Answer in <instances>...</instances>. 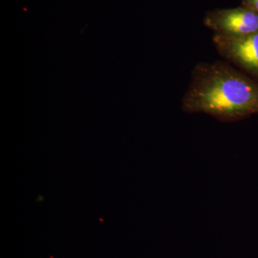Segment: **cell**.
<instances>
[{
    "label": "cell",
    "mask_w": 258,
    "mask_h": 258,
    "mask_svg": "<svg viewBox=\"0 0 258 258\" xmlns=\"http://www.w3.org/2000/svg\"><path fill=\"white\" fill-rule=\"evenodd\" d=\"M181 108L227 123L245 119L258 114V81L227 61L198 62Z\"/></svg>",
    "instance_id": "cell-1"
},
{
    "label": "cell",
    "mask_w": 258,
    "mask_h": 258,
    "mask_svg": "<svg viewBox=\"0 0 258 258\" xmlns=\"http://www.w3.org/2000/svg\"><path fill=\"white\" fill-rule=\"evenodd\" d=\"M204 25L219 36L242 38L258 32V14L241 5L240 7L208 11Z\"/></svg>",
    "instance_id": "cell-2"
},
{
    "label": "cell",
    "mask_w": 258,
    "mask_h": 258,
    "mask_svg": "<svg viewBox=\"0 0 258 258\" xmlns=\"http://www.w3.org/2000/svg\"><path fill=\"white\" fill-rule=\"evenodd\" d=\"M212 41L225 61L258 81V32L242 38L214 35Z\"/></svg>",
    "instance_id": "cell-3"
},
{
    "label": "cell",
    "mask_w": 258,
    "mask_h": 258,
    "mask_svg": "<svg viewBox=\"0 0 258 258\" xmlns=\"http://www.w3.org/2000/svg\"><path fill=\"white\" fill-rule=\"evenodd\" d=\"M241 3L258 14V0H241Z\"/></svg>",
    "instance_id": "cell-4"
}]
</instances>
